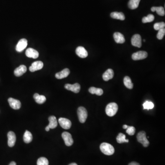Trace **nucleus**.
Listing matches in <instances>:
<instances>
[{
    "mask_svg": "<svg viewBox=\"0 0 165 165\" xmlns=\"http://www.w3.org/2000/svg\"><path fill=\"white\" fill-rule=\"evenodd\" d=\"M100 149L103 153L107 156L113 155L115 152L113 146L107 143H103L100 144Z\"/></svg>",
    "mask_w": 165,
    "mask_h": 165,
    "instance_id": "1",
    "label": "nucleus"
},
{
    "mask_svg": "<svg viewBox=\"0 0 165 165\" xmlns=\"http://www.w3.org/2000/svg\"><path fill=\"white\" fill-rule=\"evenodd\" d=\"M118 109V106L116 103H110L106 107V113L109 117H113L117 112Z\"/></svg>",
    "mask_w": 165,
    "mask_h": 165,
    "instance_id": "2",
    "label": "nucleus"
},
{
    "mask_svg": "<svg viewBox=\"0 0 165 165\" xmlns=\"http://www.w3.org/2000/svg\"><path fill=\"white\" fill-rule=\"evenodd\" d=\"M78 115L80 122L84 123L88 117L87 110L84 107H80L78 109Z\"/></svg>",
    "mask_w": 165,
    "mask_h": 165,
    "instance_id": "3",
    "label": "nucleus"
},
{
    "mask_svg": "<svg viewBox=\"0 0 165 165\" xmlns=\"http://www.w3.org/2000/svg\"><path fill=\"white\" fill-rule=\"evenodd\" d=\"M137 138L138 142L143 144L144 147H147L149 145V141L147 139L146 133L144 131H141L138 133Z\"/></svg>",
    "mask_w": 165,
    "mask_h": 165,
    "instance_id": "4",
    "label": "nucleus"
},
{
    "mask_svg": "<svg viewBox=\"0 0 165 165\" xmlns=\"http://www.w3.org/2000/svg\"><path fill=\"white\" fill-rule=\"evenodd\" d=\"M62 138L67 146H70L73 143V140L71 134L68 132H64L62 134Z\"/></svg>",
    "mask_w": 165,
    "mask_h": 165,
    "instance_id": "5",
    "label": "nucleus"
},
{
    "mask_svg": "<svg viewBox=\"0 0 165 165\" xmlns=\"http://www.w3.org/2000/svg\"><path fill=\"white\" fill-rule=\"evenodd\" d=\"M148 56L147 52L145 51H139L134 53L132 55V58L134 60H140L146 58Z\"/></svg>",
    "mask_w": 165,
    "mask_h": 165,
    "instance_id": "6",
    "label": "nucleus"
},
{
    "mask_svg": "<svg viewBox=\"0 0 165 165\" xmlns=\"http://www.w3.org/2000/svg\"><path fill=\"white\" fill-rule=\"evenodd\" d=\"M58 122L60 126L65 129H70L72 126V122L69 119L67 118L61 117L59 119Z\"/></svg>",
    "mask_w": 165,
    "mask_h": 165,
    "instance_id": "7",
    "label": "nucleus"
},
{
    "mask_svg": "<svg viewBox=\"0 0 165 165\" xmlns=\"http://www.w3.org/2000/svg\"><path fill=\"white\" fill-rule=\"evenodd\" d=\"M131 43L133 46L140 48L142 46L141 36L138 34L134 35L131 39Z\"/></svg>",
    "mask_w": 165,
    "mask_h": 165,
    "instance_id": "8",
    "label": "nucleus"
},
{
    "mask_svg": "<svg viewBox=\"0 0 165 165\" xmlns=\"http://www.w3.org/2000/svg\"><path fill=\"white\" fill-rule=\"evenodd\" d=\"M28 45L27 40L25 39H22L19 40L16 46V50L18 52H20L23 51Z\"/></svg>",
    "mask_w": 165,
    "mask_h": 165,
    "instance_id": "9",
    "label": "nucleus"
},
{
    "mask_svg": "<svg viewBox=\"0 0 165 165\" xmlns=\"http://www.w3.org/2000/svg\"><path fill=\"white\" fill-rule=\"evenodd\" d=\"M8 102L10 106L14 110H18L21 108V103L19 100L15 99L13 98H9L8 99Z\"/></svg>",
    "mask_w": 165,
    "mask_h": 165,
    "instance_id": "10",
    "label": "nucleus"
},
{
    "mask_svg": "<svg viewBox=\"0 0 165 165\" xmlns=\"http://www.w3.org/2000/svg\"><path fill=\"white\" fill-rule=\"evenodd\" d=\"M44 64L41 61H36L32 64L31 66L29 67V71L31 72L41 70L43 68Z\"/></svg>",
    "mask_w": 165,
    "mask_h": 165,
    "instance_id": "11",
    "label": "nucleus"
},
{
    "mask_svg": "<svg viewBox=\"0 0 165 165\" xmlns=\"http://www.w3.org/2000/svg\"><path fill=\"white\" fill-rule=\"evenodd\" d=\"M65 88L68 90L72 91L75 93H78L80 90V85L78 83L71 85V84H66L65 85Z\"/></svg>",
    "mask_w": 165,
    "mask_h": 165,
    "instance_id": "12",
    "label": "nucleus"
},
{
    "mask_svg": "<svg viewBox=\"0 0 165 165\" xmlns=\"http://www.w3.org/2000/svg\"><path fill=\"white\" fill-rule=\"evenodd\" d=\"M7 137H8V145L10 147H12L14 146L16 143V135L13 131H10L7 134Z\"/></svg>",
    "mask_w": 165,
    "mask_h": 165,
    "instance_id": "13",
    "label": "nucleus"
},
{
    "mask_svg": "<svg viewBox=\"0 0 165 165\" xmlns=\"http://www.w3.org/2000/svg\"><path fill=\"white\" fill-rule=\"evenodd\" d=\"M25 54L28 58H32L33 59L37 58L39 55L38 51L31 48H29L27 49L25 52Z\"/></svg>",
    "mask_w": 165,
    "mask_h": 165,
    "instance_id": "14",
    "label": "nucleus"
},
{
    "mask_svg": "<svg viewBox=\"0 0 165 165\" xmlns=\"http://www.w3.org/2000/svg\"><path fill=\"white\" fill-rule=\"evenodd\" d=\"M76 53L78 57L82 58H85L88 56V52L82 46H78L76 49Z\"/></svg>",
    "mask_w": 165,
    "mask_h": 165,
    "instance_id": "15",
    "label": "nucleus"
},
{
    "mask_svg": "<svg viewBox=\"0 0 165 165\" xmlns=\"http://www.w3.org/2000/svg\"><path fill=\"white\" fill-rule=\"evenodd\" d=\"M26 71H27V67L25 65H22L15 69L14 73L16 76L20 77L25 73Z\"/></svg>",
    "mask_w": 165,
    "mask_h": 165,
    "instance_id": "16",
    "label": "nucleus"
},
{
    "mask_svg": "<svg viewBox=\"0 0 165 165\" xmlns=\"http://www.w3.org/2000/svg\"><path fill=\"white\" fill-rule=\"evenodd\" d=\"M114 40L116 43L118 44H122L125 41L124 37L122 34L119 32H116L113 35Z\"/></svg>",
    "mask_w": 165,
    "mask_h": 165,
    "instance_id": "17",
    "label": "nucleus"
},
{
    "mask_svg": "<svg viewBox=\"0 0 165 165\" xmlns=\"http://www.w3.org/2000/svg\"><path fill=\"white\" fill-rule=\"evenodd\" d=\"M69 73H70L69 69L68 68H65L61 72L56 73L55 76L56 78L60 80V79H63V78L67 77L69 75Z\"/></svg>",
    "mask_w": 165,
    "mask_h": 165,
    "instance_id": "18",
    "label": "nucleus"
},
{
    "mask_svg": "<svg viewBox=\"0 0 165 165\" xmlns=\"http://www.w3.org/2000/svg\"><path fill=\"white\" fill-rule=\"evenodd\" d=\"M114 76V72L112 69H108L103 73L102 78L104 80L107 81L113 78Z\"/></svg>",
    "mask_w": 165,
    "mask_h": 165,
    "instance_id": "19",
    "label": "nucleus"
},
{
    "mask_svg": "<svg viewBox=\"0 0 165 165\" xmlns=\"http://www.w3.org/2000/svg\"><path fill=\"white\" fill-rule=\"evenodd\" d=\"M33 98L36 102L39 104H42L46 101V97L44 95H40L38 93H36L33 95Z\"/></svg>",
    "mask_w": 165,
    "mask_h": 165,
    "instance_id": "20",
    "label": "nucleus"
},
{
    "mask_svg": "<svg viewBox=\"0 0 165 165\" xmlns=\"http://www.w3.org/2000/svg\"><path fill=\"white\" fill-rule=\"evenodd\" d=\"M48 120L49 121V124L48 126L50 127V129H54L58 126V121L57 118L55 116H50L48 118Z\"/></svg>",
    "mask_w": 165,
    "mask_h": 165,
    "instance_id": "21",
    "label": "nucleus"
},
{
    "mask_svg": "<svg viewBox=\"0 0 165 165\" xmlns=\"http://www.w3.org/2000/svg\"><path fill=\"white\" fill-rule=\"evenodd\" d=\"M111 17L114 19H119V20H124L125 19L124 15L122 13L119 12H113L111 13Z\"/></svg>",
    "mask_w": 165,
    "mask_h": 165,
    "instance_id": "22",
    "label": "nucleus"
},
{
    "mask_svg": "<svg viewBox=\"0 0 165 165\" xmlns=\"http://www.w3.org/2000/svg\"><path fill=\"white\" fill-rule=\"evenodd\" d=\"M33 139V136L31 133L28 131L26 130L24 133V135H23V141L25 142V143L28 144L31 143Z\"/></svg>",
    "mask_w": 165,
    "mask_h": 165,
    "instance_id": "23",
    "label": "nucleus"
},
{
    "mask_svg": "<svg viewBox=\"0 0 165 165\" xmlns=\"http://www.w3.org/2000/svg\"><path fill=\"white\" fill-rule=\"evenodd\" d=\"M89 92L92 94H96L97 95H102L103 94V90L100 88L92 87L89 89Z\"/></svg>",
    "mask_w": 165,
    "mask_h": 165,
    "instance_id": "24",
    "label": "nucleus"
},
{
    "mask_svg": "<svg viewBox=\"0 0 165 165\" xmlns=\"http://www.w3.org/2000/svg\"><path fill=\"white\" fill-rule=\"evenodd\" d=\"M140 0H130L128 3L129 8L131 9L134 10L138 8Z\"/></svg>",
    "mask_w": 165,
    "mask_h": 165,
    "instance_id": "25",
    "label": "nucleus"
},
{
    "mask_svg": "<svg viewBox=\"0 0 165 165\" xmlns=\"http://www.w3.org/2000/svg\"><path fill=\"white\" fill-rule=\"evenodd\" d=\"M152 12H155L156 11L157 14L161 16H163L165 15V10L164 8L162 6H159V7H155L153 6L151 9Z\"/></svg>",
    "mask_w": 165,
    "mask_h": 165,
    "instance_id": "26",
    "label": "nucleus"
},
{
    "mask_svg": "<svg viewBox=\"0 0 165 165\" xmlns=\"http://www.w3.org/2000/svg\"><path fill=\"white\" fill-rule=\"evenodd\" d=\"M123 82H124V84L125 86L127 88L129 89H133L134 85L132 83L131 78L129 76L125 77L124 80H123Z\"/></svg>",
    "mask_w": 165,
    "mask_h": 165,
    "instance_id": "27",
    "label": "nucleus"
},
{
    "mask_svg": "<svg viewBox=\"0 0 165 165\" xmlns=\"http://www.w3.org/2000/svg\"><path fill=\"white\" fill-rule=\"evenodd\" d=\"M117 143L119 144L123 143H128L129 142V139H126L125 135L122 133H120L117 137Z\"/></svg>",
    "mask_w": 165,
    "mask_h": 165,
    "instance_id": "28",
    "label": "nucleus"
},
{
    "mask_svg": "<svg viewBox=\"0 0 165 165\" xmlns=\"http://www.w3.org/2000/svg\"><path fill=\"white\" fill-rule=\"evenodd\" d=\"M155 19V17L152 14H149L147 17H144L142 18V22L143 23H147L152 22Z\"/></svg>",
    "mask_w": 165,
    "mask_h": 165,
    "instance_id": "29",
    "label": "nucleus"
},
{
    "mask_svg": "<svg viewBox=\"0 0 165 165\" xmlns=\"http://www.w3.org/2000/svg\"><path fill=\"white\" fill-rule=\"evenodd\" d=\"M37 165H49V161L45 157H41L37 160Z\"/></svg>",
    "mask_w": 165,
    "mask_h": 165,
    "instance_id": "30",
    "label": "nucleus"
},
{
    "mask_svg": "<svg viewBox=\"0 0 165 165\" xmlns=\"http://www.w3.org/2000/svg\"><path fill=\"white\" fill-rule=\"evenodd\" d=\"M143 107L144 109L149 110V109H152L154 107V105L152 102L147 100L143 104Z\"/></svg>",
    "mask_w": 165,
    "mask_h": 165,
    "instance_id": "31",
    "label": "nucleus"
},
{
    "mask_svg": "<svg viewBox=\"0 0 165 165\" xmlns=\"http://www.w3.org/2000/svg\"><path fill=\"white\" fill-rule=\"evenodd\" d=\"M165 23L164 22L157 23L154 25V28L156 31H159L160 29L164 28H165Z\"/></svg>",
    "mask_w": 165,
    "mask_h": 165,
    "instance_id": "32",
    "label": "nucleus"
},
{
    "mask_svg": "<svg viewBox=\"0 0 165 165\" xmlns=\"http://www.w3.org/2000/svg\"><path fill=\"white\" fill-rule=\"evenodd\" d=\"M165 35V28H162L158 31V33L156 37L157 39L159 40H162L163 37Z\"/></svg>",
    "mask_w": 165,
    "mask_h": 165,
    "instance_id": "33",
    "label": "nucleus"
},
{
    "mask_svg": "<svg viewBox=\"0 0 165 165\" xmlns=\"http://www.w3.org/2000/svg\"><path fill=\"white\" fill-rule=\"evenodd\" d=\"M126 133L129 135H134L135 132V129L134 127L128 126L126 129Z\"/></svg>",
    "mask_w": 165,
    "mask_h": 165,
    "instance_id": "34",
    "label": "nucleus"
},
{
    "mask_svg": "<svg viewBox=\"0 0 165 165\" xmlns=\"http://www.w3.org/2000/svg\"><path fill=\"white\" fill-rule=\"evenodd\" d=\"M129 165H139V163H137V162H134H134H131L130 163H129Z\"/></svg>",
    "mask_w": 165,
    "mask_h": 165,
    "instance_id": "35",
    "label": "nucleus"
},
{
    "mask_svg": "<svg viewBox=\"0 0 165 165\" xmlns=\"http://www.w3.org/2000/svg\"><path fill=\"white\" fill-rule=\"evenodd\" d=\"M9 165H16V163L14 161H12Z\"/></svg>",
    "mask_w": 165,
    "mask_h": 165,
    "instance_id": "36",
    "label": "nucleus"
},
{
    "mask_svg": "<svg viewBox=\"0 0 165 165\" xmlns=\"http://www.w3.org/2000/svg\"><path fill=\"white\" fill-rule=\"evenodd\" d=\"M50 127H49L48 126H47L46 127V131H49L50 130Z\"/></svg>",
    "mask_w": 165,
    "mask_h": 165,
    "instance_id": "37",
    "label": "nucleus"
},
{
    "mask_svg": "<svg viewBox=\"0 0 165 165\" xmlns=\"http://www.w3.org/2000/svg\"><path fill=\"white\" fill-rule=\"evenodd\" d=\"M127 127H128V126L127 125H124L123 126V128L124 129H127Z\"/></svg>",
    "mask_w": 165,
    "mask_h": 165,
    "instance_id": "38",
    "label": "nucleus"
},
{
    "mask_svg": "<svg viewBox=\"0 0 165 165\" xmlns=\"http://www.w3.org/2000/svg\"><path fill=\"white\" fill-rule=\"evenodd\" d=\"M69 165H78L76 163H71V164H69Z\"/></svg>",
    "mask_w": 165,
    "mask_h": 165,
    "instance_id": "39",
    "label": "nucleus"
},
{
    "mask_svg": "<svg viewBox=\"0 0 165 165\" xmlns=\"http://www.w3.org/2000/svg\"><path fill=\"white\" fill-rule=\"evenodd\" d=\"M144 41H145V40H144Z\"/></svg>",
    "mask_w": 165,
    "mask_h": 165,
    "instance_id": "40",
    "label": "nucleus"
}]
</instances>
